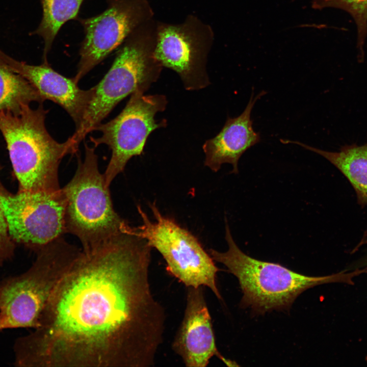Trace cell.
I'll return each instance as SVG.
<instances>
[{"mask_svg":"<svg viewBox=\"0 0 367 367\" xmlns=\"http://www.w3.org/2000/svg\"><path fill=\"white\" fill-rule=\"evenodd\" d=\"M152 248L129 227L81 251L20 346L33 367H148L166 314L149 280Z\"/></svg>","mask_w":367,"mask_h":367,"instance_id":"obj_1","label":"cell"},{"mask_svg":"<svg viewBox=\"0 0 367 367\" xmlns=\"http://www.w3.org/2000/svg\"><path fill=\"white\" fill-rule=\"evenodd\" d=\"M48 112L42 103L19 110L0 111V131L6 142L19 191H58L61 189L58 169L62 159L77 152L78 146L71 137L56 141L45 123Z\"/></svg>","mask_w":367,"mask_h":367,"instance_id":"obj_2","label":"cell"},{"mask_svg":"<svg viewBox=\"0 0 367 367\" xmlns=\"http://www.w3.org/2000/svg\"><path fill=\"white\" fill-rule=\"evenodd\" d=\"M157 21L137 27L116 49L115 59L94 93L80 127L71 136L79 145L122 100L137 90L145 92L159 78L163 66L156 58Z\"/></svg>","mask_w":367,"mask_h":367,"instance_id":"obj_3","label":"cell"},{"mask_svg":"<svg viewBox=\"0 0 367 367\" xmlns=\"http://www.w3.org/2000/svg\"><path fill=\"white\" fill-rule=\"evenodd\" d=\"M225 238L227 250L222 252L210 249L209 254L214 261L224 265L236 277L243 293L240 306L250 308L255 313L289 310L297 297L308 289L343 281L346 278V275L341 273L308 276L280 264L247 255L235 243L226 218Z\"/></svg>","mask_w":367,"mask_h":367,"instance_id":"obj_4","label":"cell"},{"mask_svg":"<svg viewBox=\"0 0 367 367\" xmlns=\"http://www.w3.org/2000/svg\"><path fill=\"white\" fill-rule=\"evenodd\" d=\"M81 250L60 237L37 251L25 272L0 282V330L36 328L53 292Z\"/></svg>","mask_w":367,"mask_h":367,"instance_id":"obj_5","label":"cell"},{"mask_svg":"<svg viewBox=\"0 0 367 367\" xmlns=\"http://www.w3.org/2000/svg\"><path fill=\"white\" fill-rule=\"evenodd\" d=\"M84 146V160L78 158L74 175L62 189L66 199V232L76 236L83 250L87 251L125 230L129 225L113 208L95 147Z\"/></svg>","mask_w":367,"mask_h":367,"instance_id":"obj_6","label":"cell"},{"mask_svg":"<svg viewBox=\"0 0 367 367\" xmlns=\"http://www.w3.org/2000/svg\"><path fill=\"white\" fill-rule=\"evenodd\" d=\"M149 205L154 220L151 221L138 206L143 223L133 228L135 233L161 253L166 262L167 272L186 287H207L222 300L216 280L220 270L210 254L192 233L163 215L155 202Z\"/></svg>","mask_w":367,"mask_h":367,"instance_id":"obj_7","label":"cell"},{"mask_svg":"<svg viewBox=\"0 0 367 367\" xmlns=\"http://www.w3.org/2000/svg\"><path fill=\"white\" fill-rule=\"evenodd\" d=\"M144 92H133L121 112L106 123H100L93 129L101 133L98 138L90 137L95 148L106 144L112 150V156L104 174L107 185L122 172L128 161L139 155L149 135L155 129L167 125L166 120L158 122L155 116L166 109L167 100L162 94L144 95Z\"/></svg>","mask_w":367,"mask_h":367,"instance_id":"obj_8","label":"cell"},{"mask_svg":"<svg viewBox=\"0 0 367 367\" xmlns=\"http://www.w3.org/2000/svg\"><path fill=\"white\" fill-rule=\"evenodd\" d=\"M0 206L12 240L37 251L66 232V199L58 191L8 192L0 182Z\"/></svg>","mask_w":367,"mask_h":367,"instance_id":"obj_9","label":"cell"},{"mask_svg":"<svg viewBox=\"0 0 367 367\" xmlns=\"http://www.w3.org/2000/svg\"><path fill=\"white\" fill-rule=\"evenodd\" d=\"M214 41L211 26L195 15L178 24L157 21L155 55L179 75L186 90H200L210 84L206 63Z\"/></svg>","mask_w":367,"mask_h":367,"instance_id":"obj_10","label":"cell"},{"mask_svg":"<svg viewBox=\"0 0 367 367\" xmlns=\"http://www.w3.org/2000/svg\"><path fill=\"white\" fill-rule=\"evenodd\" d=\"M102 13L77 21L84 37L79 49L80 60L73 77L79 81L96 65L116 50L139 25L154 18L147 0H107Z\"/></svg>","mask_w":367,"mask_h":367,"instance_id":"obj_11","label":"cell"},{"mask_svg":"<svg viewBox=\"0 0 367 367\" xmlns=\"http://www.w3.org/2000/svg\"><path fill=\"white\" fill-rule=\"evenodd\" d=\"M184 317L172 344L173 351L188 367H205L217 356L228 366H239L218 351L203 286L187 287Z\"/></svg>","mask_w":367,"mask_h":367,"instance_id":"obj_12","label":"cell"},{"mask_svg":"<svg viewBox=\"0 0 367 367\" xmlns=\"http://www.w3.org/2000/svg\"><path fill=\"white\" fill-rule=\"evenodd\" d=\"M0 59L13 71L22 76L38 92L43 100H50L62 107L73 119L76 129L82 121L94 93L79 88L74 77L56 71L48 62L39 65L17 61L0 50Z\"/></svg>","mask_w":367,"mask_h":367,"instance_id":"obj_13","label":"cell"},{"mask_svg":"<svg viewBox=\"0 0 367 367\" xmlns=\"http://www.w3.org/2000/svg\"><path fill=\"white\" fill-rule=\"evenodd\" d=\"M266 92L264 91L254 97L252 91L249 102L239 116L228 117L220 132L203 145L205 158L204 165L217 172L222 164H230L232 173H238V161L249 148L260 141L259 133L254 131L251 113L256 101Z\"/></svg>","mask_w":367,"mask_h":367,"instance_id":"obj_14","label":"cell"},{"mask_svg":"<svg viewBox=\"0 0 367 367\" xmlns=\"http://www.w3.org/2000/svg\"><path fill=\"white\" fill-rule=\"evenodd\" d=\"M283 143H293L323 156L336 167L354 188L358 203L367 204V142L362 145H346L337 152L318 149L298 141L282 140Z\"/></svg>","mask_w":367,"mask_h":367,"instance_id":"obj_15","label":"cell"},{"mask_svg":"<svg viewBox=\"0 0 367 367\" xmlns=\"http://www.w3.org/2000/svg\"><path fill=\"white\" fill-rule=\"evenodd\" d=\"M85 0H40L42 17L37 28L32 33L43 39V62L47 61V56L55 38L67 21L79 17L81 7Z\"/></svg>","mask_w":367,"mask_h":367,"instance_id":"obj_16","label":"cell"},{"mask_svg":"<svg viewBox=\"0 0 367 367\" xmlns=\"http://www.w3.org/2000/svg\"><path fill=\"white\" fill-rule=\"evenodd\" d=\"M44 101L28 81L11 70L0 59V111L16 112L32 102L40 104Z\"/></svg>","mask_w":367,"mask_h":367,"instance_id":"obj_17","label":"cell"},{"mask_svg":"<svg viewBox=\"0 0 367 367\" xmlns=\"http://www.w3.org/2000/svg\"><path fill=\"white\" fill-rule=\"evenodd\" d=\"M314 9H341L353 18L357 28V48L359 58L362 61L363 46L367 36V0H310Z\"/></svg>","mask_w":367,"mask_h":367,"instance_id":"obj_18","label":"cell"},{"mask_svg":"<svg viewBox=\"0 0 367 367\" xmlns=\"http://www.w3.org/2000/svg\"><path fill=\"white\" fill-rule=\"evenodd\" d=\"M1 166L0 165V170ZM14 245L8 231L3 211L0 206V267L10 258L14 253Z\"/></svg>","mask_w":367,"mask_h":367,"instance_id":"obj_19","label":"cell"},{"mask_svg":"<svg viewBox=\"0 0 367 367\" xmlns=\"http://www.w3.org/2000/svg\"><path fill=\"white\" fill-rule=\"evenodd\" d=\"M366 243H367V229L364 232V233L363 235V237H362V239H361L360 242L359 243L358 246L359 247V246L363 245Z\"/></svg>","mask_w":367,"mask_h":367,"instance_id":"obj_20","label":"cell"}]
</instances>
